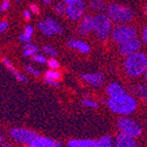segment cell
<instances>
[{
	"label": "cell",
	"mask_w": 147,
	"mask_h": 147,
	"mask_svg": "<svg viewBox=\"0 0 147 147\" xmlns=\"http://www.w3.org/2000/svg\"><path fill=\"white\" fill-rule=\"evenodd\" d=\"M108 108L118 115H131L137 110L138 102L134 96L123 93L116 97H111L107 101Z\"/></svg>",
	"instance_id": "1"
},
{
	"label": "cell",
	"mask_w": 147,
	"mask_h": 147,
	"mask_svg": "<svg viewBox=\"0 0 147 147\" xmlns=\"http://www.w3.org/2000/svg\"><path fill=\"white\" fill-rule=\"evenodd\" d=\"M125 71L133 78H138L144 75L147 68V56L142 52H137L127 57L123 63Z\"/></svg>",
	"instance_id": "2"
},
{
	"label": "cell",
	"mask_w": 147,
	"mask_h": 147,
	"mask_svg": "<svg viewBox=\"0 0 147 147\" xmlns=\"http://www.w3.org/2000/svg\"><path fill=\"white\" fill-rule=\"evenodd\" d=\"M107 15L112 22L117 24H127L135 17V12L131 7L118 3H111L107 7Z\"/></svg>",
	"instance_id": "3"
},
{
	"label": "cell",
	"mask_w": 147,
	"mask_h": 147,
	"mask_svg": "<svg viewBox=\"0 0 147 147\" xmlns=\"http://www.w3.org/2000/svg\"><path fill=\"white\" fill-rule=\"evenodd\" d=\"M112 21L108 15L100 12L94 17V32L99 40H107L112 33Z\"/></svg>",
	"instance_id": "4"
},
{
	"label": "cell",
	"mask_w": 147,
	"mask_h": 147,
	"mask_svg": "<svg viewBox=\"0 0 147 147\" xmlns=\"http://www.w3.org/2000/svg\"><path fill=\"white\" fill-rule=\"evenodd\" d=\"M111 37L117 44H123L137 38V29L127 24H118L112 30Z\"/></svg>",
	"instance_id": "5"
},
{
	"label": "cell",
	"mask_w": 147,
	"mask_h": 147,
	"mask_svg": "<svg viewBox=\"0 0 147 147\" xmlns=\"http://www.w3.org/2000/svg\"><path fill=\"white\" fill-rule=\"evenodd\" d=\"M117 127L120 133L133 138H138L142 135L143 130L141 125L131 117L123 116L117 120Z\"/></svg>",
	"instance_id": "6"
},
{
	"label": "cell",
	"mask_w": 147,
	"mask_h": 147,
	"mask_svg": "<svg viewBox=\"0 0 147 147\" xmlns=\"http://www.w3.org/2000/svg\"><path fill=\"white\" fill-rule=\"evenodd\" d=\"M9 136L13 141L21 144H30L37 137V133L25 127H12L9 131Z\"/></svg>",
	"instance_id": "7"
},
{
	"label": "cell",
	"mask_w": 147,
	"mask_h": 147,
	"mask_svg": "<svg viewBox=\"0 0 147 147\" xmlns=\"http://www.w3.org/2000/svg\"><path fill=\"white\" fill-rule=\"evenodd\" d=\"M86 3L84 0H73L71 2L67 3L66 7V17L71 21L80 20L84 17Z\"/></svg>",
	"instance_id": "8"
},
{
	"label": "cell",
	"mask_w": 147,
	"mask_h": 147,
	"mask_svg": "<svg viewBox=\"0 0 147 147\" xmlns=\"http://www.w3.org/2000/svg\"><path fill=\"white\" fill-rule=\"evenodd\" d=\"M142 49V41L138 38L127 41L125 43L119 44L118 47V52L121 56L127 57L132 54H135L137 52H140V49Z\"/></svg>",
	"instance_id": "9"
},
{
	"label": "cell",
	"mask_w": 147,
	"mask_h": 147,
	"mask_svg": "<svg viewBox=\"0 0 147 147\" xmlns=\"http://www.w3.org/2000/svg\"><path fill=\"white\" fill-rule=\"evenodd\" d=\"M81 79L94 88H100L105 82V76L102 72H91V73H84L80 75Z\"/></svg>",
	"instance_id": "10"
},
{
	"label": "cell",
	"mask_w": 147,
	"mask_h": 147,
	"mask_svg": "<svg viewBox=\"0 0 147 147\" xmlns=\"http://www.w3.org/2000/svg\"><path fill=\"white\" fill-rule=\"evenodd\" d=\"M76 31L80 36H86L92 33L94 31V17H92L91 15L84 16L77 26Z\"/></svg>",
	"instance_id": "11"
},
{
	"label": "cell",
	"mask_w": 147,
	"mask_h": 147,
	"mask_svg": "<svg viewBox=\"0 0 147 147\" xmlns=\"http://www.w3.org/2000/svg\"><path fill=\"white\" fill-rule=\"evenodd\" d=\"M113 147H137V142L135 138L119 133L113 142Z\"/></svg>",
	"instance_id": "12"
},
{
	"label": "cell",
	"mask_w": 147,
	"mask_h": 147,
	"mask_svg": "<svg viewBox=\"0 0 147 147\" xmlns=\"http://www.w3.org/2000/svg\"><path fill=\"white\" fill-rule=\"evenodd\" d=\"M67 45L71 49H75L81 54H88L91 52V47L86 41L80 39H69L67 41Z\"/></svg>",
	"instance_id": "13"
},
{
	"label": "cell",
	"mask_w": 147,
	"mask_h": 147,
	"mask_svg": "<svg viewBox=\"0 0 147 147\" xmlns=\"http://www.w3.org/2000/svg\"><path fill=\"white\" fill-rule=\"evenodd\" d=\"M2 62H3V64H4V66L6 67V68L9 70V72L12 74V75L15 76L16 78L18 79V80L20 81V82H27L28 81V79H27V77L25 75H23L21 72H19L16 69V67L12 65V63H11V61H10L9 59H7V58H3L2 59Z\"/></svg>",
	"instance_id": "14"
},
{
	"label": "cell",
	"mask_w": 147,
	"mask_h": 147,
	"mask_svg": "<svg viewBox=\"0 0 147 147\" xmlns=\"http://www.w3.org/2000/svg\"><path fill=\"white\" fill-rule=\"evenodd\" d=\"M29 145L34 147H55L56 142L51 138L43 137V136H37Z\"/></svg>",
	"instance_id": "15"
},
{
	"label": "cell",
	"mask_w": 147,
	"mask_h": 147,
	"mask_svg": "<svg viewBox=\"0 0 147 147\" xmlns=\"http://www.w3.org/2000/svg\"><path fill=\"white\" fill-rule=\"evenodd\" d=\"M106 93H107L108 97L111 98V97H116V96H119L123 93H127L125 88H123L119 82H111L109 86H107V90H106Z\"/></svg>",
	"instance_id": "16"
},
{
	"label": "cell",
	"mask_w": 147,
	"mask_h": 147,
	"mask_svg": "<svg viewBox=\"0 0 147 147\" xmlns=\"http://www.w3.org/2000/svg\"><path fill=\"white\" fill-rule=\"evenodd\" d=\"M96 140L94 139H70L67 143L68 147H93Z\"/></svg>",
	"instance_id": "17"
},
{
	"label": "cell",
	"mask_w": 147,
	"mask_h": 147,
	"mask_svg": "<svg viewBox=\"0 0 147 147\" xmlns=\"http://www.w3.org/2000/svg\"><path fill=\"white\" fill-rule=\"evenodd\" d=\"M133 92L140 100L147 103V84H138L133 88Z\"/></svg>",
	"instance_id": "18"
},
{
	"label": "cell",
	"mask_w": 147,
	"mask_h": 147,
	"mask_svg": "<svg viewBox=\"0 0 147 147\" xmlns=\"http://www.w3.org/2000/svg\"><path fill=\"white\" fill-rule=\"evenodd\" d=\"M44 22H45V24L49 27V29L52 30L54 34L60 35L63 33V28H62V26L57 22V21H55L54 19H52V18H47V19L44 20Z\"/></svg>",
	"instance_id": "19"
},
{
	"label": "cell",
	"mask_w": 147,
	"mask_h": 147,
	"mask_svg": "<svg viewBox=\"0 0 147 147\" xmlns=\"http://www.w3.org/2000/svg\"><path fill=\"white\" fill-rule=\"evenodd\" d=\"M107 4H106L105 0H92L90 2V8L93 11L102 12L107 9Z\"/></svg>",
	"instance_id": "20"
},
{
	"label": "cell",
	"mask_w": 147,
	"mask_h": 147,
	"mask_svg": "<svg viewBox=\"0 0 147 147\" xmlns=\"http://www.w3.org/2000/svg\"><path fill=\"white\" fill-rule=\"evenodd\" d=\"M33 33H34V28L32 26H27L25 28L24 32L20 34V40L21 42L24 43H29L32 41V37H33Z\"/></svg>",
	"instance_id": "21"
},
{
	"label": "cell",
	"mask_w": 147,
	"mask_h": 147,
	"mask_svg": "<svg viewBox=\"0 0 147 147\" xmlns=\"http://www.w3.org/2000/svg\"><path fill=\"white\" fill-rule=\"evenodd\" d=\"M113 138L110 136H104L100 139L96 140L93 147H113Z\"/></svg>",
	"instance_id": "22"
},
{
	"label": "cell",
	"mask_w": 147,
	"mask_h": 147,
	"mask_svg": "<svg viewBox=\"0 0 147 147\" xmlns=\"http://www.w3.org/2000/svg\"><path fill=\"white\" fill-rule=\"evenodd\" d=\"M38 51H39V49L35 44L29 42V43H25L24 49H23V55H24V57H27V58L28 57H33L38 53Z\"/></svg>",
	"instance_id": "23"
},
{
	"label": "cell",
	"mask_w": 147,
	"mask_h": 147,
	"mask_svg": "<svg viewBox=\"0 0 147 147\" xmlns=\"http://www.w3.org/2000/svg\"><path fill=\"white\" fill-rule=\"evenodd\" d=\"M38 29L40 30V32H41L42 34H44L45 36H49V37H52L53 35H54V33H53V31L51 29H49V27L47 26V24H45V22H39L38 23Z\"/></svg>",
	"instance_id": "24"
},
{
	"label": "cell",
	"mask_w": 147,
	"mask_h": 147,
	"mask_svg": "<svg viewBox=\"0 0 147 147\" xmlns=\"http://www.w3.org/2000/svg\"><path fill=\"white\" fill-rule=\"evenodd\" d=\"M45 77L49 79H53V80L59 81L62 78V75L59 71H57L55 69H51V70L45 72Z\"/></svg>",
	"instance_id": "25"
},
{
	"label": "cell",
	"mask_w": 147,
	"mask_h": 147,
	"mask_svg": "<svg viewBox=\"0 0 147 147\" xmlns=\"http://www.w3.org/2000/svg\"><path fill=\"white\" fill-rule=\"evenodd\" d=\"M81 105L84 106L86 108H92V109H97L99 106V104L96 102L95 100L91 98H84L81 100Z\"/></svg>",
	"instance_id": "26"
},
{
	"label": "cell",
	"mask_w": 147,
	"mask_h": 147,
	"mask_svg": "<svg viewBox=\"0 0 147 147\" xmlns=\"http://www.w3.org/2000/svg\"><path fill=\"white\" fill-rule=\"evenodd\" d=\"M42 52H43V54H45L47 56L49 57H56L58 55V51L55 47H51V45H44L42 47Z\"/></svg>",
	"instance_id": "27"
},
{
	"label": "cell",
	"mask_w": 147,
	"mask_h": 147,
	"mask_svg": "<svg viewBox=\"0 0 147 147\" xmlns=\"http://www.w3.org/2000/svg\"><path fill=\"white\" fill-rule=\"evenodd\" d=\"M66 7H67V5L64 2H59L55 5L54 9H55V12H56V13L62 16V15H65V13H66Z\"/></svg>",
	"instance_id": "28"
},
{
	"label": "cell",
	"mask_w": 147,
	"mask_h": 147,
	"mask_svg": "<svg viewBox=\"0 0 147 147\" xmlns=\"http://www.w3.org/2000/svg\"><path fill=\"white\" fill-rule=\"evenodd\" d=\"M31 58H32V61L36 62V63H38V64H45V63H47V58H45L43 55L38 54V53H37L36 55H34L33 57H31Z\"/></svg>",
	"instance_id": "29"
},
{
	"label": "cell",
	"mask_w": 147,
	"mask_h": 147,
	"mask_svg": "<svg viewBox=\"0 0 147 147\" xmlns=\"http://www.w3.org/2000/svg\"><path fill=\"white\" fill-rule=\"evenodd\" d=\"M26 71L34 76H40V74H41L40 70H38V69L35 68V67L31 66V65H27V66H26Z\"/></svg>",
	"instance_id": "30"
},
{
	"label": "cell",
	"mask_w": 147,
	"mask_h": 147,
	"mask_svg": "<svg viewBox=\"0 0 147 147\" xmlns=\"http://www.w3.org/2000/svg\"><path fill=\"white\" fill-rule=\"evenodd\" d=\"M47 65H49V67L51 69H55V70H57L58 68H60V63L57 61L56 59L49 60V61H47Z\"/></svg>",
	"instance_id": "31"
},
{
	"label": "cell",
	"mask_w": 147,
	"mask_h": 147,
	"mask_svg": "<svg viewBox=\"0 0 147 147\" xmlns=\"http://www.w3.org/2000/svg\"><path fill=\"white\" fill-rule=\"evenodd\" d=\"M9 6H10L9 0H3L2 3L0 4V11H6L9 8Z\"/></svg>",
	"instance_id": "32"
},
{
	"label": "cell",
	"mask_w": 147,
	"mask_h": 147,
	"mask_svg": "<svg viewBox=\"0 0 147 147\" xmlns=\"http://www.w3.org/2000/svg\"><path fill=\"white\" fill-rule=\"evenodd\" d=\"M44 81H45V84H47L49 86H59L60 84L59 81H56V80H53V79H49V78H47V77H44Z\"/></svg>",
	"instance_id": "33"
},
{
	"label": "cell",
	"mask_w": 147,
	"mask_h": 147,
	"mask_svg": "<svg viewBox=\"0 0 147 147\" xmlns=\"http://www.w3.org/2000/svg\"><path fill=\"white\" fill-rule=\"evenodd\" d=\"M8 28V23L6 21H1L0 22V33H3L7 30Z\"/></svg>",
	"instance_id": "34"
},
{
	"label": "cell",
	"mask_w": 147,
	"mask_h": 147,
	"mask_svg": "<svg viewBox=\"0 0 147 147\" xmlns=\"http://www.w3.org/2000/svg\"><path fill=\"white\" fill-rule=\"evenodd\" d=\"M142 38H143V42H144L145 45H146V47H147V25H146V26H145L144 30H143Z\"/></svg>",
	"instance_id": "35"
},
{
	"label": "cell",
	"mask_w": 147,
	"mask_h": 147,
	"mask_svg": "<svg viewBox=\"0 0 147 147\" xmlns=\"http://www.w3.org/2000/svg\"><path fill=\"white\" fill-rule=\"evenodd\" d=\"M30 9H31L32 12H33V13H35V15H38V12H39L38 7H37L36 5H34V4H32L31 6H30Z\"/></svg>",
	"instance_id": "36"
},
{
	"label": "cell",
	"mask_w": 147,
	"mask_h": 147,
	"mask_svg": "<svg viewBox=\"0 0 147 147\" xmlns=\"http://www.w3.org/2000/svg\"><path fill=\"white\" fill-rule=\"evenodd\" d=\"M24 18L27 21H29L30 19H31V13H30L29 10H25V11H24Z\"/></svg>",
	"instance_id": "37"
},
{
	"label": "cell",
	"mask_w": 147,
	"mask_h": 147,
	"mask_svg": "<svg viewBox=\"0 0 147 147\" xmlns=\"http://www.w3.org/2000/svg\"><path fill=\"white\" fill-rule=\"evenodd\" d=\"M0 147H12V146H11V144H9L8 142H2Z\"/></svg>",
	"instance_id": "38"
},
{
	"label": "cell",
	"mask_w": 147,
	"mask_h": 147,
	"mask_svg": "<svg viewBox=\"0 0 147 147\" xmlns=\"http://www.w3.org/2000/svg\"><path fill=\"white\" fill-rule=\"evenodd\" d=\"M144 78H145V81H146V84H147V68H146V70H145V72H144Z\"/></svg>",
	"instance_id": "39"
},
{
	"label": "cell",
	"mask_w": 147,
	"mask_h": 147,
	"mask_svg": "<svg viewBox=\"0 0 147 147\" xmlns=\"http://www.w3.org/2000/svg\"><path fill=\"white\" fill-rule=\"evenodd\" d=\"M55 147H62V144L60 142H57L56 145H55Z\"/></svg>",
	"instance_id": "40"
},
{
	"label": "cell",
	"mask_w": 147,
	"mask_h": 147,
	"mask_svg": "<svg viewBox=\"0 0 147 147\" xmlns=\"http://www.w3.org/2000/svg\"><path fill=\"white\" fill-rule=\"evenodd\" d=\"M65 1V3H69V2H71V1H73V0H64Z\"/></svg>",
	"instance_id": "41"
},
{
	"label": "cell",
	"mask_w": 147,
	"mask_h": 147,
	"mask_svg": "<svg viewBox=\"0 0 147 147\" xmlns=\"http://www.w3.org/2000/svg\"><path fill=\"white\" fill-rule=\"evenodd\" d=\"M144 12H145V15H147V5L145 6V8H144Z\"/></svg>",
	"instance_id": "42"
},
{
	"label": "cell",
	"mask_w": 147,
	"mask_h": 147,
	"mask_svg": "<svg viewBox=\"0 0 147 147\" xmlns=\"http://www.w3.org/2000/svg\"><path fill=\"white\" fill-rule=\"evenodd\" d=\"M52 0H43V2H45V3H49V2H51Z\"/></svg>",
	"instance_id": "43"
},
{
	"label": "cell",
	"mask_w": 147,
	"mask_h": 147,
	"mask_svg": "<svg viewBox=\"0 0 147 147\" xmlns=\"http://www.w3.org/2000/svg\"><path fill=\"white\" fill-rule=\"evenodd\" d=\"M1 141H2V136L0 135V143H1Z\"/></svg>",
	"instance_id": "44"
},
{
	"label": "cell",
	"mask_w": 147,
	"mask_h": 147,
	"mask_svg": "<svg viewBox=\"0 0 147 147\" xmlns=\"http://www.w3.org/2000/svg\"><path fill=\"white\" fill-rule=\"evenodd\" d=\"M26 147H34V146H31V145H29V146H26Z\"/></svg>",
	"instance_id": "45"
},
{
	"label": "cell",
	"mask_w": 147,
	"mask_h": 147,
	"mask_svg": "<svg viewBox=\"0 0 147 147\" xmlns=\"http://www.w3.org/2000/svg\"><path fill=\"white\" fill-rule=\"evenodd\" d=\"M17 1H20V0H17Z\"/></svg>",
	"instance_id": "46"
}]
</instances>
